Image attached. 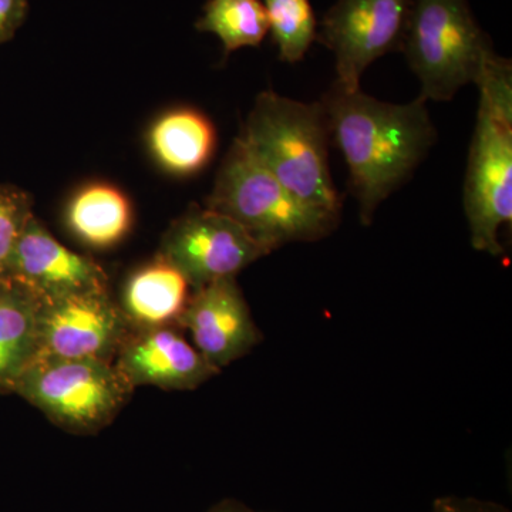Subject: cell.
Here are the masks:
<instances>
[{
    "mask_svg": "<svg viewBox=\"0 0 512 512\" xmlns=\"http://www.w3.org/2000/svg\"><path fill=\"white\" fill-rule=\"evenodd\" d=\"M178 328L187 330L195 349L220 370L248 355L261 342V332L237 278L194 289Z\"/></svg>",
    "mask_w": 512,
    "mask_h": 512,
    "instance_id": "8fae6325",
    "label": "cell"
},
{
    "mask_svg": "<svg viewBox=\"0 0 512 512\" xmlns=\"http://www.w3.org/2000/svg\"><path fill=\"white\" fill-rule=\"evenodd\" d=\"M204 207L238 222L269 254L292 242L329 237L340 221L299 201L239 137L222 160Z\"/></svg>",
    "mask_w": 512,
    "mask_h": 512,
    "instance_id": "277c9868",
    "label": "cell"
},
{
    "mask_svg": "<svg viewBox=\"0 0 512 512\" xmlns=\"http://www.w3.org/2000/svg\"><path fill=\"white\" fill-rule=\"evenodd\" d=\"M413 0H338L318 22L316 40L335 56V83L360 87L370 64L400 52Z\"/></svg>",
    "mask_w": 512,
    "mask_h": 512,
    "instance_id": "52a82bcc",
    "label": "cell"
},
{
    "mask_svg": "<svg viewBox=\"0 0 512 512\" xmlns=\"http://www.w3.org/2000/svg\"><path fill=\"white\" fill-rule=\"evenodd\" d=\"M131 329L110 291L39 301L36 357L114 362Z\"/></svg>",
    "mask_w": 512,
    "mask_h": 512,
    "instance_id": "9c48e42d",
    "label": "cell"
},
{
    "mask_svg": "<svg viewBox=\"0 0 512 512\" xmlns=\"http://www.w3.org/2000/svg\"><path fill=\"white\" fill-rule=\"evenodd\" d=\"M192 291L183 272L157 254L127 276L119 306L133 329L178 326Z\"/></svg>",
    "mask_w": 512,
    "mask_h": 512,
    "instance_id": "4fadbf2b",
    "label": "cell"
},
{
    "mask_svg": "<svg viewBox=\"0 0 512 512\" xmlns=\"http://www.w3.org/2000/svg\"><path fill=\"white\" fill-rule=\"evenodd\" d=\"M178 326L131 329L114 357V366L133 389L195 390L220 375L184 338Z\"/></svg>",
    "mask_w": 512,
    "mask_h": 512,
    "instance_id": "7c38bea8",
    "label": "cell"
},
{
    "mask_svg": "<svg viewBox=\"0 0 512 512\" xmlns=\"http://www.w3.org/2000/svg\"><path fill=\"white\" fill-rule=\"evenodd\" d=\"M195 29L221 40L224 56L242 47H258L269 33L262 0H208Z\"/></svg>",
    "mask_w": 512,
    "mask_h": 512,
    "instance_id": "e0dca14e",
    "label": "cell"
},
{
    "mask_svg": "<svg viewBox=\"0 0 512 512\" xmlns=\"http://www.w3.org/2000/svg\"><path fill=\"white\" fill-rule=\"evenodd\" d=\"M320 103L330 141L348 165L360 221L370 225L380 204L412 178L436 144L427 101L417 97L406 104L387 103L360 87L349 90L333 82Z\"/></svg>",
    "mask_w": 512,
    "mask_h": 512,
    "instance_id": "6da1fadb",
    "label": "cell"
},
{
    "mask_svg": "<svg viewBox=\"0 0 512 512\" xmlns=\"http://www.w3.org/2000/svg\"><path fill=\"white\" fill-rule=\"evenodd\" d=\"M158 254L177 266L192 289L237 278L269 252L227 215L192 205L164 232Z\"/></svg>",
    "mask_w": 512,
    "mask_h": 512,
    "instance_id": "ba28073f",
    "label": "cell"
},
{
    "mask_svg": "<svg viewBox=\"0 0 512 512\" xmlns=\"http://www.w3.org/2000/svg\"><path fill=\"white\" fill-rule=\"evenodd\" d=\"M431 512H510V510L504 505L493 503V501L447 495V497H440L434 501Z\"/></svg>",
    "mask_w": 512,
    "mask_h": 512,
    "instance_id": "44dd1931",
    "label": "cell"
},
{
    "mask_svg": "<svg viewBox=\"0 0 512 512\" xmlns=\"http://www.w3.org/2000/svg\"><path fill=\"white\" fill-rule=\"evenodd\" d=\"M6 279L28 289L39 301L109 291L107 272L89 256L64 247L36 215L20 235Z\"/></svg>",
    "mask_w": 512,
    "mask_h": 512,
    "instance_id": "30bf717a",
    "label": "cell"
},
{
    "mask_svg": "<svg viewBox=\"0 0 512 512\" xmlns=\"http://www.w3.org/2000/svg\"><path fill=\"white\" fill-rule=\"evenodd\" d=\"M30 0H0V45H5L22 28Z\"/></svg>",
    "mask_w": 512,
    "mask_h": 512,
    "instance_id": "ffe728a7",
    "label": "cell"
},
{
    "mask_svg": "<svg viewBox=\"0 0 512 512\" xmlns=\"http://www.w3.org/2000/svg\"><path fill=\"white\" fill-rule=\"evenodd\" d=\"M268 16L269 33L282 62L295 64L305 59L316 42L318 20L311 0H262Z\"/></svg>",
    "mask_w": 512,
    "mask_h": 512,
    "instance_id": "ac0fdd59",
    "label": "cell"
},
{
    "mask_svg": "<svg viewBox=\"0 0 512 512\" xmlns=\"http://www.w3.org/2000/svg\"><path fill=\"white\" fill-rule=\"evenodd\" d=\"M64 221L70 234L83 245L106 251L130 234L133 207L120 188L107 183L87 184L67 202Z\"/></svg>",
    "mask_w": 512,
    "mask_h": 512,
    "instance_id": "9a60e30c",
    "label": "cell"
},
{
    "mask_svg": "<svg viewBox=\"0 0 512 512\" xmlns=\"http://www.w3.org/2000/svg\"><path fill=\"white\" fill-rule=\"evenodd\" d=\"M400 52L416 74L424 101H450L477 83L495 55L468 0H413Z\"/></svg>",
    "mask_w": 512,
    "mask_h": 512,
    "instance_id": "5b68a950",
    "label": "cell"
},
{
    "mask_svg": "<svg viewBox=\"0 0 512 512\" xmlns=\"http://www.w3.org/2000/svg\"><path fill=\"white\" fill-rule=\"evenodd\" d=\"M39 299L10 279L0 281V392L12 393L16 380L36 359Z\"/></svg>",
    "mask_w": 512,
    "mask_h": 512,
    "instance_id": "2e32d148",
    "label": "cell"
},
{
    "mask_svg": "<svg viewBox=\"0 0 512 512\" xmlns=\"http://www.w3.org/2000/svg\"><path fill=\"white\" fill-rule=\"evenodd\" d=\"M208 512H256L251 510V508L247 507V505L239 503V501L235 500H224L214 507L211 508Z\"/></svg>",
    "mask_w": 512,
    "mask_h": 512,
    "instance_id": "7402d4cb",
    "label": "cell"
},
{
    "mask_svg": "<svg viewBox=\"0 0 512 512\" xmlns=\"http://www.w3.org/2000/svg\"><path fill=\"white\" fill-rule=\"evenodd\" d=\"M133 392L113 362L49 357H36L12 390L56 426L76 434L109 426Z\"/></svg>",
    "mask_w": 512,
    "mask_h": 512,
    "instance_id": "8992f818",
    "label": "cell"
},
{
    "mask_svg": "<svg viewBox=\"0 0 512 512\" xmlns=\"http://www.w3.org/2000/svg\"><path fill=\"white\" fill-rule=\"evenodd\" d=\"M33 212L32 195L12 184H0V281L8 276L10 259Z\"/></svg>",
    "mask_w": 512,
    "mask_h": 512,
    "instance_id": "d6986e66",
    "label": "cell"
},
{
    "mask_svg": "<svg viewBox=\"0 0 512 512\" xmlns=\"http://www.w3.org/2000/svg\"><path fill=\"white\" fill-rule=\"evenodd\" d=\"M239 138L286 190L338 218L342 197L329 165L330 130L323 104L266 90L256 97Z\"/></svg>",
    "mask_w": 512,
    "mask_h": 512,
    "instance_id": "7a4b0ae2",
    "label": "cell"
},
{
    "mask_svg": "<svg viewBox=\"0 0 512 512\" xmlns=\"http://www.w3.org/2000/svg\"><path fill=\"white\" fill-rule=\"evenodd\" d=\"M147 146L165 173L190 177L210 164L217 148V131L201 111L181 107L154 120L148 128Z\"/></svg>",
    "mask_w": 512,
    "mask_h": 512,
    "instance_id": "5bb4252c",
    "label": "cell"
},
{
    "mask_svg": "<svg viewBox=\"0 0 512 512\" xmlns=\"http://www.w3.org/2000/svg\"><path fill=\"white\" fill-rule=\"evenodd\" d=\"M476 127L471 138L464 211L471 245L503 254L500 229L512 221V64L497 53L477 80Z\"/></svg>",
    "mask_w": 512,
    "mask_h": 512,
    "instance_id": "3957f363",
    "label": "cell"
}]
</instances>
